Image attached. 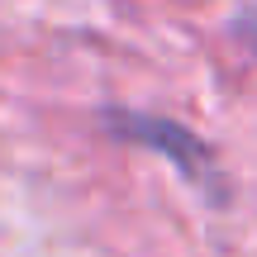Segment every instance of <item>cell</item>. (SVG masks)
I'll return each instance as SVG.
<instances>
[{
    "mask_svg": "<svg viewBox=\"0 0 257 257\" xmlns=\"http://www.w3.org/2000/svg\"><path fill=\"white\" fill-rule=\"evenodd\" d=\"M100 124L110 138H119L128 148H143V153H157L205 195V200L224 205L229 200V181H224V167L214 157V148L205 143L195 128H186L181 119H167V114L153 110H124V105H110L100 110Z\"/></svg>",
    "mask_w": 257,
    "mask_h": 257,
    "instance_id": "1",
    "label": "cell"
},
{
    "mask_svg": "<svg viewBox=\"0 0 257 257\" xmlns=\"http://www.w3.org/2000/svg\"><path fill=\"white\" fill-rule=\"evenodd\" d=\"M238 34L248 38V43H252V53H257V10H252V15H243V19H238Z\"/></svg>",
    "mask_w": 257,
    "mask_h": 257,
    "instance_id": "2",
    "label": "cell"
}]
</instances>
